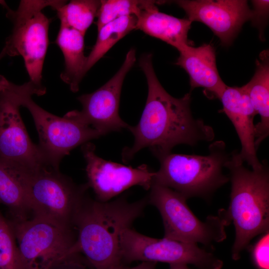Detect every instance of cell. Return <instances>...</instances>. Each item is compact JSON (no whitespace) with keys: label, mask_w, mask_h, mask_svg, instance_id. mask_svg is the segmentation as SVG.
<instances>
[{"label":"cell","mask_w":269,"mask_h":269,"mask_svg":"<svg viewBox=\"0 0 269 269\" xmlns=\"http://www.w3.org/2000/svg\"><path fill=\"white\" fill-rule=\"evenodd\" d=\"M21 172L32 216L74 227L76 213L87 196L88 183L77 185L59 169L49 167Z\"/></svg>","instance_id":"ba28073f"},{"label":"cell","mask_w":269,"mask_h":269,"mask_svg":"<svg viewBox=\"0 0 269 269\" xmlns=\"http://www.w3.org/2000/svg\"><path fill=\"white\" fill-rule=\"evenodd\" d=\"M86 163L88 184L96 194V200L107 202L129 188L140 186L150 189L155 172L142 164L136 168L105 160L95 153V146L90 142L81 145Z\"/></svg>","instance_id":"4fadbf2b"},{"label":"cell","mask_w":269,"mask_h":269,"mask_svg":"<svg viewBox=\"0 0 269 269\" xmlns=\"http://www.w3.org/2000/svg\"><path fill=\"white\" fill-rule=\"evenodd\" d=\"M0 269H22L16 239L8 220L0 210Z\"/></svg>","instance_id":"cb8c5ba5"},{"label":"cell","mask_w":269,"mask_h":269,"mask_svg":"<svg viewBox=\"0 0 269 269\" xmlns=\"http://www.w3.org/2000/svg\"><path fill=\"white\" fill-rule=\"evenodd\" d=\"M155 1L149 0L136 16L135 28L167 43L179 52L192 45L188 39L192 22L159 11Z\"/></svg>","instance_id":"e0dca14e"},{"label":"cell","mask_w":269,"mask_h":269,"mask_svg":"<svg viewBox=\"0 0 269 269\" xmlns=\"http://www.w3.org/2000/svg\"><path fill=\"white\" fill-rule=\"evenodd\" d=\"M269 234L265 233L253 247L254 261L259 269H269Z\"/></svg>","instance_id":"d4e9b609"},{"label":"cell","mask_w":269,"mask_h":269,"mask_svg":"<svg viewBox=\"0 0 269 269\" xmlns=\"http://www.w3.org/2000/svg\"><path fill=\"white\" fill-rule=\"evenodd\" d=\"M8 220L16 239L22 269H49L69 255L77 239L74 227L41 217Z\"/></svg>","instance_id":"9c48e42d"},{"label":"cell","mask_w":269,"mask_h":269,"mask_svg":"<svg viewBox=\"0 0 269 269\" xmlns=\"http://www.w3.org/2000/svg\"><path fill=\"white\" fill-rule=\"evenodd\" d=\"M84 37L78 30L60 23L55 41L64 58L65 68L60 78L73 92L79 90L80 83L87 73Z\"/></svg>","instance_id":"d6986e66"},{"label":"cell","mask_w":269,"mask_h":269,"mask_svg":"<svg viewBox=\"0 0 269 269\" xmlns=\"http://www.w3.org/2000/svg\"><path fill=\"white\" fill-rule=\"evenodd\" d=\"M139 65L146 79L148 94L139 122L127 129L134 140L132 147L123 149L124 162L131 160L145 147H149L154 155L171 152L178 144L195 146L200 142L213 140L215 133L213 128L203 120L193 117L191 93L180 98L168 93L155 73L151 54L143 55Z\"/></svg>","instance_id":"6da1fadb"},{"label":"cell","mask_w":269,"mask_h":269,"mask_svg":"<svg viewBox=\"0 0 269 269\" xmlns=\"http://www.w3.org/2000/svg\"><path fill=\"white\" fill-rule=\"evenodd\" d=\"M149 0H103L97 14L98 30L117 18L128 15L135 17L146 5Z\"/></svg>","instance_id":"603a6c76"},{"label":"cell","mask_w":269,"mask_h":269,"mask_svg":"<svg viewBox=\"0 0 269 269\" xmlns=\"http://www.w3.org/2000/svg\"><path fill=\"white\" fill-rule=\"evenodd\" d=\"M262 163L260 168L251 170L230 157L225 164L231 183L227 211L235 228L232 249L234 260L240 259L255 236L269 232V170L267 161Z\"/></svg>","instance_id":"3957f363"},{"label":"cell","mask_w":269,"mask_h":269,"mask_svg":"<svg viewBox=\"0 0 269 269\" xmlns=\"http://www.w3.org/2000/svg\"><path fill=\"white\" fill-rule=\"evenodd\" d=\"M254 6V17L252 20L255 25L258 27L266 19L269 11V0H252Z\"/></svg>","instance_id":"4316f807"},{"label":"cell","mask_w":269,"mask_h":269,"mask_svg":"<svg viewBox=\"0 0 269 269\" xmlns=\"http://www.w3.org/2000/svg\"><path fill=\"white\" fill-rule=\"evenodd\" d=\"M0 204L7 207L11 219H25L31 213L20 168L0 158Z\"/></svg>","instance_id":"ffe728a7"},{"label":"cell","mask_w":269,"mask_h":269,"mask_svg":"<svg viewBox=\"0 0 269 269\" xmlns=\"http://www.w3.org/2000/svg\"><path fill=\"white\" fill-rule=\"evenodd\" d=\"M9 87L20 107L31 114L39 137L38 146L47 165L59 169L62 159L79 145L102 134L79 120L66 116L60 117L45 110L32 100L34 95L46 93L42 85L29 81L21 85L9 82Z\"/></svg>","instance_id":"5b68a950"},{"label":"cell","mask_w":269,"mask_h":269,"mask_svg":"<svg viewBox=\"0 0 269 269\" xmlns=\"http://www.w3.org/2000/svg\"><path fill=\"white\" fill-rule=\"evenodd\" d=\"M169 269H189L187 265L184 264H170Z\"/></svg>","instance_id":"f1b7e54d"},{"label":"cell","mask_w":269,"mask_h":269,"mask_svg":"<svg viewBox=\"0 0 269 269\" xmlns=\"http://www.w3.org/2000/svg\"><path fill=\"white\" fill-rule=\"evenodd\" d=\"M81 254L68 255L55 263L49 269H93Z\"/></svg>","instance_id":"484cf974"},{"label":"cell","mask_w":269,"mask_h":269,"mask_svg":"<svg viewBox=\"0 0 269 269\" xmlns=\"http://www.w3.org/2000/svg\"><path fill=\"white\" fill-rule=\"evenodd\" d=\"M179 53L175 64L188 74L191 91L202 87L208 98L219 99L227 85L218 71L214 47L210 44L188 45Z\"/></svg>","instance_id":"2e32d148"},{"label":"cell","mask_w":269,"mask_h":269,"mask_svg":"<svg viewBox=\"0 0 269 269\" xmlns=\"http://www.w3.org/2000/svg\"><path fill=\"white\" fill-rule=\"evenodd\" d=\"M148 204L147 197L130 202L126 195L107 202L87 196L75 216L77 239L69 255L82 254L93 269H113L123 264L120 239Z\"/></svg>","instance_id":"7a4b0ae2"},{"label":"cell","mask_w":269,"mask_h":269,"mask_svg":"<svg viewBox=\"0 0 269 269\" xmlns=\"http://www.w3.org/2000/svg\"><path fill=\"white\" fill-rule=\"evenodd\" d=\"M219 99L223 111L231 121L241 144L239 152L234 150L231 158L236 162H246L252 169L262 167L257 155L254 118L257 115L247 92L242 87L227 86Z\"/></svg>","instance_id":"9a60e30c"},{"label":"cell","mask_w":269,"mask_h":269,"mask_svg":"<svg viewBox=\"0 0 269 269\" xmlns=\"http://www.w3.org/2000/svg\"><path fill=\"white\" fill-rule=\"evenodd\" d=\"M100 0H74L61 5L56 10L60 23L85 35L96 16Z\"/></svg>","instance_id":"7402d4cb"},{"label":"cell","mask_w":269,"mask_h":269,"mask_svg":"<svg viewBox=\"0 0 269 269\" xmlns=\"http://www.w3.org/2000/svg\"><path fill=\"white\" fill-rule=\"evenodd\" d=\"M20 107L7 79L0 75V158L28 171L49 167L28 135Z\"/></svg>","instance_id":"8fae6325"},{"label":"cell","mask_w":269,"mask_h":269,"mask_svg":"<svg viewBox=\"0 0 269 269\" xmlns=\"http://www.w3.org/2000/svg\"><path fill=\"white\" fill-rule=\"evenodd\" d=\"M206 155L159 153L160 168L155 172L153 184L169 188L187 199L207 197L229 181L223 172L231 153L225 143L216 141L209 145Z\"/></svg>","instance_id":"277c9868"},{"label":"cell","mask_w":269,"mask_h":269,"mask_svg":"<svg viewBox=\"0 0 269 269\" xmlns=\"http://www.w3.org/2000/svg\"><path fill=\"white\" fill-rule=\"evenodd\" d=\"M135 60V51L131 49L111 79L94 92L78 97L82 105L81 110L71 111L65 115L95 129L102 135L128 129L129 125L119 115L120 96L125 78Z\"/></svg>","instance_id":"7c38bea8"},{"label":"cell","mask_w":269,"mask_h":269,"mask_svg":"<svg viewBox=\"0 0 269 269\" xmlns=\"http://www.w3.org/2000/svg\"><path fill=\"white\" fill-rule=\"evenodd\" d=\"M136 18L128 15L117 18L98 30L96 42L87 56V72L120 39L136 29Z\"/></svg>","instance_id":"44dd1931"},{"label":"cell","mask_w":269,"mask_h":269,"mask_svg":"<svg viewBox=\"0 0 269 269\" xmlns=\"http://www.w3.org/2000/svg\"><path fill=\"white\" fill-rule=\"evenodd\" d=\"M121 254L125 263L134 261L191 264L199 269H221L223 262L197 244L154 238L141 234L131 227L121 235Z\"/></svg>","instance_id":"30bf717a"},{"label":"cell","mask_w":269,"mask_h":269,"mask_svg":"<svg viewBox=\"0 0 269 269\" xmlns=\"http://www.w3.org/2000/svg\"><path fill=\"white\" fill-rule=\"evenodd\" d=\"M148 203L155 206L162 217L164 237L176 241L211 246L226 238L225 227L232 223L226 210L217 216H208L200 221L188 207L187 199L165 186L152 184Z\"/></svg>","instance_id":"52a82bcc"},{"label":"cell","mask_w":269,"mask_h":269,"mask_svg":"<svg viewBox=\"0 0 269 269\" xmlns=\"http://www.w3.org/2000/svg\"><path fill=\"white\" fill-rule=\"evenodd\" d=\"M156 263L152 262H142L134 267H127L124 264H121L113 269H155Z\"/></svg>","instance_id":"83f0119b"},{"label":"cell","mask_w":269,"mask_h":269,"mask_svg":"<svg viewBox=\"0 0 269 269\" xmlns=\"http://www.w3.org/2000/svg\"><path fill=\"white\" fill-rule=\"evenodd\" d=\"M64 0H21L17 8L11 9L4 0L0 4L13 24L11 34L5 40L6 54L21 56L30 81L41 85L43 63L48 46L50 19L42 12L50 6L56 10Z\"/></svg>","instance_id":"8992f818"},{"label":"cell","mask_w":269,"mask_h":269,"mask_svg":"<svg viewBox=\"0 0 269 269\" xmlns=\"http://www.w3.org/2000/svg\"><path fill=\"white\" fill-rule=\"evenodd\" d=\"M247 92L253 107L261 118L255 125V146L260 144L269 134V53L261 52L256 61L255 73L251 80L242 86Z\"/></svg>","instance_id":"ac0fdd59"},{"label":"cell","mask_w":269,"mask_h":269,"mask_svg":"<svg viewBox=\"0 0 269 269\" xmlns=\"http://www.w3.org/2000/svg\"><path fill=\"white\" fill-rule=\"evenodd\" d=\"M6 52H5V50L4 48H3V49H2V50L1 51L0 53V60L4 57L6 55Z\"/></svg>","instance_id":"f546056e"},{"label":"cell","mask_w":269,"mask_h":269,"mask_svg":"<svg viewBox=\"0 0 269 269\" xmlns=\"http://www.w3.org/2000/svg\"><path fill=\"white\" fill-rule=\"evenodd\" d=\"M175 2L192 22L209 27L225 46L231 45L243 24L252 20L253 10L244 0H179Z\"/></svg>","instance_id":"5bb4252c"}]
</instances>
